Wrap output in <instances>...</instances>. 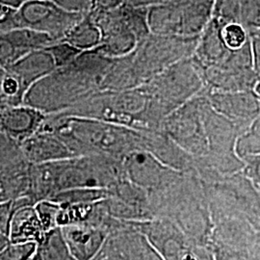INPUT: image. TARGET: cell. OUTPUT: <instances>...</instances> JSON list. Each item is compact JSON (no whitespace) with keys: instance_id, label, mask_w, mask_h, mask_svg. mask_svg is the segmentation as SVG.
<instances>
[{"instance_id":"obj_18","label":"cell","mask_w":260,"mask_h":260,"mask_svg":"<svg viewBox=\"0 0 260 260\" xmlns=\"http://www.w3.org/2000/svg\"><path fill=\"white\" fill-rule=\"evenodd\" d=\"M22 158L19 146L0 130V166Z\"/></svg>"},{"instance_id":"obj_26","label":"cell","mask_w":260,"mask_h":260,"mask_svg":"<svg viewBox=\"0 0 260 260\" xmlns=\"http://www.w3.org/2000/svg\"><path fill=\"white\" fill-rule=\"evenodd\" d=\"M254 91H255V93L256 94L258 95V98H259L260 101V82H258V84L256 85V87H255V89H254Z\"/></svg>"},{"instance_id":"obj_19","label":"cell","mask_w":260,"mask_h":260,"mask_svg":"<svg viewBox=\"0 0 260 260\" xmlns=\"http://www.w3.org/2000/svg\"><path fill=\"white\" fill-rule=\"evenodd\" d=\"M244 163L242 170L244 177L251 182L252 186L260 192V154L242 156Z\"/></svg>"},{"instance_id":"obj_6","label":"cell","mask_w":260,"mask_h":260,"mask_svg":"<svg viewBox=\"0 0 260 260\" xmlns=\"http://www.w3.org/2000/svg\"><path fill=\"white\" fill-rule=\"evenodd\" d=\"M123 177L135 185L155 187L164 176V167L151 154L134 150L121 160Z\"/></svg>"},{"instance_id":"obj_20","label":"cell","mask_w":260,"mask_h":260,"mask_svg":"<svg viewBox=\"0 0 260 260\" xmlns=\"http://www.w3.org/2000/svg\"><path fill=\"white\" fill-rule=\"evenodd\" d=\"M53 2L59 8L69 13L80 14L86 12L94 4L93 0H49Z\"/></svg>"},{"instance_id":"obj_14","label":"cell","mask_w":260,"mask_h":260,"mask_svg":"<svg viewBox=\"0 0 260 260\" xmlns=\"http://www.w3.org/2000/svg\"><path fill=\"white\" fill-rule=\"evenodd\" d=\"M34 206L46 233H48L58 228L57 219L61 210L60 204L51 200H44L36 203Z\"/></svg>"},{"instance_id":"obj_24","label":"cell","mask_w":260,"mask_h":260,"mask_svg":"<svg viewBox=\"0 0 260 260\" xmlns=\"http://www.w3.org/2000/svg\"><path fill=\"white\" fill-rule=\"evenodd\" d=\"M10 243V239L8 236L5 234L0 233V251H2Z\"/></svg>"},{"instance_id":"obj_25","label":"cell","mask_w":260,"mask_h":260,"mask_svg":"<svg viewBox=\"0 0 260 260\" xmlns=\"http://www.w3.org/2000/svg\"><path fill=\"white\" fill-rule=\"evenodd\" d=\"M30 260H44V258H43V255H42L41 251L39 250V248H38L37 252L34 254V256H33V257H32Z\"/></svg>"},{"instance_id":"obj_12","label":"cell","mask_w":260,"mask_h":260,"mask_svg":"<svg viewBox=\"0 0 260 260\" xmlns=\"http://www.w3.org/2000/svg\"><path fill=\"white\" fill-rule=\"evenodd\" d=\"M68 39L72 47L90 48L100 43L102 32L92 22L88 20H80L68 32Z\"/></svg>"},{"instance_id":"obj_2","label":"cell","mask_w":260,"mask_h":260,"mask_svg":"<svg viewBox=\"0 0 260 260\" xmlns=\"http://www.w3.org/2000/svg\"><path fill=\"white\" fill-rule=\"evenodd\" d=\"M47 115L29 105H10L0 108V130L19 146L42 129Z\"/></svg>"},{"instance_id":"obj_7","label":"cell","mask_w":260,"mask_h":260,"mask_svg":"<svg viewBox=\"0 0 260 260\" xmlns=\"http://www.w3.org/2000/svg\"><path fill=\"white\" fill-rule=\"evenodd\" d=\"M47 234L34 205H25L16 210L10 228L11 243L32 242L39 246Z\"/></svg>"},{"instance_id":"obj_9","label":"cell","mask_w":260,"mask_h":260,"mask_svg":"<svg viewBox=\"0 0 260 260\" xmlns=\"http://www.w3.org/2000/svg\"><path fill=\"white\" fill-rule=\"evenodd\" d=\"M93 260H137L126 223L122 222L118 230L109 234L102 250Z\"/></svg>"},{"instance_id":"obj_3","label":"cell","mask_w":260,"mask_h":260,"mask_svg":"<svg viewBox=\"0 0 260 260\" xmlns=\"http://www.w3.org/2000/svg\"><path fill=\"white\" fill-rule=\"evenodd\" d=\"M19 150L31 165L44 164L76 157L55 133L41 129L19 144Z\"/></svg>"},{"instance_id":"obj_13","label":"cell","mask_w":260,"mask_h":260,"mask_svg":"<svg viewBox=\"0 0 260 260\" xmlns=\"http://www.w3.org/2000/svg\"><path fill=\"white\" fill-rule=\"evenodd\" d=\"M249 32L240 23H226L221 31V38L224 47L232 51L241 49L250 39Z\"/></svg>"},{"instance_id":"obj_1","label":"cell","mask_w":260,"mask_h":260,"mask_svg":"<svg viewBox=\"0 0 260 260\" xmlns=\"http://www.w3.org/2000/svg\"><path fill=\"white\" fill-rule=\"evenodd\" d=\"M18 15L22 25L50 37L69 32L81 20L80 14L69 13L49 0H27Z\"/></svg>"},{"instance_id":"obj_4","label":"cell","mask_w":260,"mask_h":260,"mask_svg":"<svg viewBox=\"0 0 260 260\" xmlns=\"http://www.w3.org/2000/svg\"><path fill=\"white\" fill-rule=\"evenodd\" d=\"M66 244L76 260H93L110 233L92 224H71L60 228Z\"/></svg>"},{"instance_id":"obj_17","label":"cell","mask_w":260,"mask_h":260,"mask_svg":"<svg viewBox=\"0 0 260 260\" xmlns=\"http://www.w3.org/2000/svg\"><path fill=\"white\" fill-rule=\"evenodd\" d=\"M217 260H260V248L213 249Z\"/></svg>"},{"instance_id":"obj_15","label":"cell","mask_w":260,"mask_h":260,"mask_svg":"<svg viewBox=\"0 0 260 260\" xmlns=\"http://www.w3.org/2000/svg\"><path fill=\"white\" fill-rule=\"evenodd\" d=\"M36 243H11L0 251V260H30L37 252Z\"/></svg>"},{"instance_id":"obj_5","label":"cell","mask_w":260,"mask_h":260,"mask_svg":"<svg viewBox=\"0 0 260 260\" xmlns=\"http://www.w3.org/2000/svg\"><path fill=\"white\" fill-rule=\"evenodd\" d=\"M218 107L245 132L259 116L260 101L254 90L229 92L218 98Z\"/></svg>"},{"instance_id":"obj_11","label":"cell","mask_w":260,"mask_h":260,"mask_svg":"<svg viewBox=\"0 0 260 260\" xmlns=\"http://www.w3.org/2000/svg\"><path fill=\"white\" fill-rule=\"evenodd\" d=\"M44 260H76L69 250L60 228L49 232L39 245Z\"/></svg>"},{"instance_id":"obj_10","label":"cell","mask_w":260,"mask_h":260,"mask_svg":"<svg viewBox=\"0 0 260 260\" xmlns=\"http://www.w3.org/2000/svg\"><path fill=\"white\" fill-rule=\"evenodd\" d=\"M111 196L112 191L109 189L76 188L62 191L50 200L62 205L93 204L107 200Z\"/></svg>"},{"instance_id":"obj_16","label":"cell","mask_w":260,"mask_h":260,"mask_svg":"<svg viewBox=\"0 0 260 260\" xmlns=\"http://www.w3.org/2000/svg\"><path fill=\"white\" fill-rule=\"evenodd\" d=\"M25 205H35V204L29 199L8 200L0 203V233L9 237L10 228L14 214L18 208Z\"/></svg>"},{"instance_id":"obj_22","label":"cell","mask_w":260,"mask_h":260,"mask_svg":"<svg viewBox=\"0 0 260 260\" xmlns=\"http://www.w3.org/2000/svg\"><path fill=\"white\" fill-rule=\"evenodd\" d=\"M93 1H94V4L104 9L116 8L121 3V0H93Z\"/></svg>"},{"instance_id":"obj_8","label":"cell","mask_w":260,"mask_h":260,"mask_svg":"<svg viewBox=\"0 0 260 260\" xmlns=\"http://www.w3.org/2000/svg\"><path fill=\"white\" fill-rule=\"evenodd\" d=\"M55 66L52 56L36 53L25 56L16 62L11 67L10 73L19 79L26 94L34 84L50 75Z\"/></svg>"},{"instance_id":"obj_23","label":"cell","mask_w":260,"mask_h":260,"mask_svg":"<svg viewBox=\"0 0 260 260\" xmlns=\"http://www.w3.org/2000/svg\"><path fill=\"white\" fill-rule=\"evenodd\" d=\"M14 8L10 7L8 5H5L3 3H0V22H4L5 20L9 19L11 16V12Z\"/></svg>"},{"instance_id":"obj_21","label":"cell","mask_w":260,"mask_h":260,"mask_svg":"<svg viewBox=\"0 0 260 260\" xmlns=\"http://www.w3.org/2000/svg\"><path fill=\"white\" fill-rule=\"evenodd\" d=\"M251 35V51L253 57V65L254 71L259 78L260 82V28L254 29L249 32Z\"/></svg>"}]
</instances>
